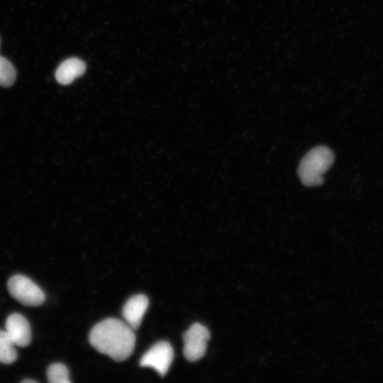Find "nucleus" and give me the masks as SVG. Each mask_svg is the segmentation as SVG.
<instances>
[{
	"instance_id": "nucleus-3",
	"label": "nucleus",
	"mask_w": 383,
	"mask_h": 383,
	"mask_svg": "<svg viewBox=\"0 0 383 383\" xmlns=\"http://www.w3.org/2000/svg\"><path fill=\"white\" fill-rule=\"evenodd\" d=\"M7 289L10 295L23 305L38 306L41 305L45 296L43 291L30 278L15 274L7 282Z\"/></svg>"
},
{
	"instance_id": "nucleus-4",
	"label": "nucleus",
	"mask_w": 383,
	"mask_h": 383,
	"mask_svg": "<svg viewBox=\"0 0 383 383\" xmlns=\"http://www.w3.org/2000/svg\"><path fill=\"white\" fill-rule=\"evenodd\" d=\"M210 339L209 329L199 323L192 324L183 334V353L190 362L200 360L205 354Z\"/></svg>"
},
{
	"instance_id": "nucleus-1",
	"label": "nucleus",
	"mask_w": 383,
	"mask_h": 383,
	"mask_svg": "<svg viewBox=\"0 0 383 383\" xmlns=\"http://www.w3.org/2000/svg\"><path fill=\"white\" fill-rule=\"evenodd\" d=\"M133 329L126 323L115 318H106L90 331V344L99 353L116 361H123L132 354L135 344Z\"/></svg>"
},
{
	"instance_id": "nucleus-7",
	"label": "nucleus",
	"mask_w": 383,
	"mask_h": 383,
	"mask_svg": "<svg viewBox=\"0 0 383 383\" xmlns=\"http://www.w3.org/2000/svg\"><path fill=\"white\" fill-rule=\"evenodd\" d=\"M148 305V297L140 294L131 296L124 304L122 310L123 318L133 330L140 326Z\"/></svg>"
},
{
	"instance_id": "nucleus-6",
	"label": "nucleus",
	"mask_w": 383,
	"mask_h": 383,
	"mask_svg": "<svg viewBox=\"0 0 383 383\" xmlns=\"http://www.w3.org/2000/svg\"><path fill=\"white\" fill-rule=\"evenodd\" d=\"M5 331L18 347H26L31 341V330L28 320L18 313L10 314L5 323Z\"/></svg>"
},
{
	"instance_id": "nucleus-5",
	"label": "nucleus",
	"mask_w": 383,
	"mask_h": 383,
	"mask_svg": "<svg viewBox=\"0 0 383 383\" xmlns=\"http://www.w3.org/2000/svg\"><path fill=\"white\" fill-rule=\"evenodd\" d=\"M174 358V350L167 341H159L143 354L140 360L141 367L153 368L161 376L167 372Z\"/></svg>"
},
{
	"instance_id": "nucleus-12",
	"label": "nucleus",
	"mask_w": 383,
	"mask_h": 383,
	"mask_svg": "<svg viewBox=\"0 0 383 383\" xmlns=\"http://www.w3.org/2000/svg\"><path fill=\"white\" fill-rule=\"evenodd\" d=\"M21 382H22V383H26V382H28V383L33 382V383H34V382H37V381H35L34 379H25L21 380Z\"/></svg>"
},
{
	"instance_id": "nucleus-9",
	"label": "nucleus",
	"mask_w": 383,
	"mask_h": 383,
	"mask_svg": "<svg viewBox=\"0 0 383 383\" xmlns=\"http://www.w3.org/2000/svg\"><path fill=\"white\" fill-rule=\"evenodd\" d=\"M16 345L8 335L6 331L0 329V362L10 365L13 363L17 357L18 353L15 348Z\"/></svg>"
},
{
	"instance_id": "nucleus-11",
	"label": "nucleus",
	"mask_w": 383,
	"mask_h": 383,
	"mask_svg": "<svg viewBox=\"0 0 383 383\" xmlns=\"http://www.w3.org/2000/svg\"><path fill=\"white\" fill-rule=\"evenodd\" d=\"M16 77V72L12 63L0 56V85L4 87L11 86Z\"/></svg>"
},
{
	"instance_id": "nucleus-10",
	"label": "nucleus",
	"mask_w": 383,
	"mask_h": 383,
	"mask_svg": "<svg viewBox=\"0 0 383 383\" xmlns=\"http://www.w3.org/2000/svg\"><path fill=\"white\" fill-rule=\"evenodd\" d=\"M47 378L50 383H70L69 371L62 363L57 362L50 365L47 369Z\"/></svg>"
},
{
	"instance_id": "nucleus-8",
	"label": "nucleus",
	"mask_w": 383,
	"mask_h": 383,
	"mask_svg": "<svg viewBox=\"0 0 383 383\" xmlns=\"http://www.w3.org/2000/svg\"><path fill=\"white\" fill-rule=\"evenodd\" d=\"M85 70L86 65L82 60L77 57L68 58L57 68L55 78L60 84L67 85L82 75Z\"/></svg>"
},
{
	"instance_id": "nucleus-2",
	"label": "nucleus",
	"mask_w": 383,
	"mask_h": 383,
	"mask_svg": "<svg viewBox=\"0 0 383 383\" xmlns=\"http://www.w3.org/2000/svg\"><path fill=\"white\" fill-rule=\"evenodd\" d=\"M334 162L333 151L326 146H317L309 150L300 162L298 174L301 182L307 187L320 185L323 174Z\"/></svg>"
}]
</instances>
